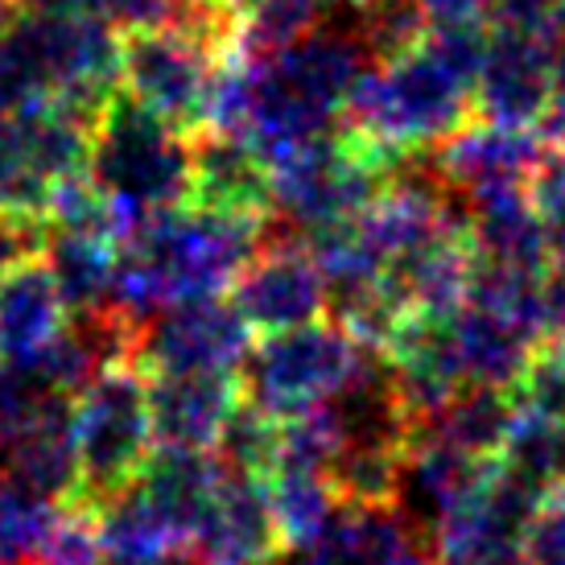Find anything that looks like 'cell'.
Wrapping results in <instances>:
<instances>
[{"label": "cell", "mask_w": 565, "mask_h": 565, "mask_svg": "<svg viewBox=\"0 0 565 565\" xmlns=\"http://www.w3.org/2000/svg\"><path fill=\"white\" fill-rule=\"evenodd\" d=\"M425 30H462V25H487L491 0H417Z\"/></svg>", "instance_id": "e575fe53"}, {"label": "cell", "mask_w": 565, "mask_h": 565, "mask_svg": "<svg viewBox=\"0 0 565 565\" xmlns=\"http://www.w3.org/2000/svg\"><path fill=\"white\" fill-rule=\"evenodd\" d=\"M71 306L50 273L46 256L33 252L0 273V360L25 363L66 330Z\"/></svg>", "instance_id": "ac0fdd59"}, {"label": "cell", "mask_w": 565, "mask_h": 565, "mask_svg": "<svg viewBox=\"0 0 565 565\" xmlns=\"http://www.w3.org/2000/svg\"><path fill=\"white\" fill-rule=\"evenodd\" d=\"M42 236H46V227L33 220H17L9 211H0V273L9 265H17L21 256H33V252H42Z\"/></svg>", "instance_id": "d590c367"}, {"label": "cell", "mask_w": 565, "mask_h": 565, "mask_svg": "<svg viewBox=\"0 0 565 565\" xmlns=\"http://www.w3.org/2000/svg\"><path fill=\"white\" fill-rule=\"evenodd\" d=\"M277 438H281V422L244 396L236 413L227 417V425H223L215 450H220L223 467H232V471L268 475L273 458H277Z\"/></svg>", "instance_id": "4dcf8cb0"}, {"label": "cell", "mask_w": 565, "mask_h": 565, "mask_svg": "<svg viewBox=\"0 0 565 565\" xmlns=\"http://www.w3.org/2000/svg\"><path fill=\"white\" fill-rule=\"evenodd\" d=\"M54 516H58V503L42 500L0 475V562L38 565Z\"/></svg>", "instance_id": "f1b7e54d"}, {"label": "cell", "mask_w": 565, "mask_h": 565, "mask_svg": "<svg viewBox=\"0 0 565 565\" xmlns=\"http://www.w3.org/2000/svg\"><path fill=\"white\" fill-rule=\"evenodd\" d=\"M557 487L565 491V429H562V458H557Z\"/></svg>", "instance_id": "f35d334b"}, {"label": "cell", "mask_w": 565, "mask_h": 565, "mask_svg": "<svg viewBox=\"0 0 565 565\" xmlns=\"http://www.w3.org/2000/svg\"><path fill=\"white\" fill-rule=\"evenodd\" d=\"M550 153L545 128H512V125H462L455 128L434 153V166L455 190L462 206L495 194L529 190L536 166Z\"/></svg>", "instance_id": "8fae6325"}, {"label": "cell", "mask_w": 565, "mask_h": 565, "mask_svg": "<svg viewBox=\"0 0 565 565\" xmlns=\"http://www.w3.org/2000/svg\"><path fill=\"white\" fill-rule=\"evenodd\" d=\"M239 401L244 384L232 372H158L149 380L153 438L161 446L215 450Z\"/></svg>", "instance_id": "2e32d148"}, {"label": "cell", "mask_w": 565, "mask_h": 565, "mask_svg": "<svg viewBox=\"0 0 565 565\" xmlns=\"http://www.w3.org/2000/svg\"><path fill=\"white\" fill-rule=\"evenodd\" d=\"M265 483L277 529H281L289 550H306L310 541H318L343 508V500L334 495V487L322 471H268Z\"/></svg>", "instance_id": "83f0119b"}, {"label": "cell", "mask_w": 565, "mask_h": 565, "mask_svg": "<svg viewBox=\"0 0 565 565\" xmlns=\"http://www.w3.org/2000/svg\"><path fill=\"white\" fill-rule=\"evenodd\" d=\"M182 0H83V9L95 17H104L108 25H116L120 33L149 30V25H166L178 17Z\"/></svg>", "instance_id": "836d02e7"}, {"label": "cell", "mask_w": 565, "mask_h": 565, "mask_svg": "<svg viewBox=\"0 0 565 565\" xmlns=\"http://www.w3.org/2000/svg\"><path fill=\"white\" fill-rule=\"evenodd\" d=\"M223 50L178 21L125 33L120 87L178 132H203Z\"/></svg>", "instance_id": "9c48e42d"}, {"label": "cell", "mask_w": 565, "mask_h": 565, "mask_svg": "<svg viewBox=\"0 0 565 565\" xmlns=\"http://www.w3.org/2000/svg\"><path fill=\"white\" fill-rule=\"evenodd\" d=\"M413 550V529L396 508H339L327 533L301 550V565H396Z\"/></svg>", "instance_id": "cb8c5ba5"}, {"label": "cell", "mask_w": 565, "mask_h": 565, "mask_svg": "<svg viewBox=\"0 0 565 565\" xmlns=\"http://www.w3.org/2000/svg\"><path fill=\"white\" fill-rule=\"evenodd\" d=\"M285 550L265 475L223 471L215 500L190 533V565H281Z\"/></svg>", "instance_id": "7c38bea8"}, {"label": "cell", "mask_w": 565, "mask_h": 565, "mask_svg": "<svg viewBox=\"0 0 565 565\" xmlns=\"http://www.w3.org/2000/svg\"><path fill=\"white\" fill-rule=\"evenodd\" d=\"M190 203L244 220H273V166L248 137L203 128L190 141Z\"/></svg>", "instance_id": "9a60e30c"}, {"label": "cell", "mask_w": 565, "mask_h": 565, "mask_svg": "<svg viewBox=\"0 0 565 565\" xmlns=\"http://www.w3.org/2000/svg\"><path fill=\"white\" fill-rule=\"evenodd\" d=\"M520 565H565V491L545 495L533 512L520 541Z\"/></svg>", "instance_id": "d6a6232c"}, {"label": "cell", "mask_w": 565, "mask_h": 565, "mask_svg": "<svg viewBox=\"0 0 565 565\" xmlns=\"http://www.w3.org/2000/svg\"><path fill=\"white\" fill-rule=\"evenodd\" d=\"M455 565H520V562H455Z\"/></svg>", "instance_id": "ab89813d"}, {"label": "cell", "mask_w": 565, "mask_h": 565, "mask_svg": "<svg viewBox=\"0 0 565 565\" xmlns=\"http://www.w3.org/2000/svg\"><path fill=\"white\" fill-rule=\"evenodd\" d=\"M467 239L475 260L483 265L533 273V277L550 273V227L529 199V190L467 203Z\"/></svg>", "instance_id": "ffe728a7"}, {"label": "cell", "mask_w": 565, "mask_h": 565, "mask_svg": "<svg viewBox=\"0 0 565 565\" xmlns=\"http://www.w3.org/2000/svg\"><path fill=\"white\" fill-rule=\"evenodd\" d=\"M38 565H108L104 562V541H99L95 508H87V503L58 508Z\"/></svg>", "instance_id": "1f68e13d"}, {"label": "cell", "mask_w": 565, "mask_h": 565, "mask_svg": "<svg viewBox=\"0 0 565 565\" xmlns=\"http://www.w3.org/2000/svg\"><path fill=\"white\" fill-rule=\"evenodd\" d=\"M367 347L351 339L343 322H306V327L273 330L248 351L244 363V396L273 413L277 422L301 417L327 405L360 372Z\"/></svg>", "instance_id": "52a82bcc"}, {"label": "cell", "mask_w": 565, "mask_h": 565, "mask_svg": "<svg viewBox=\"0 0 565 565\" xmlns=\"http://www.w3.org/2000/svg\"><path fill=\"white\" fill-rule=\"evenodd\" d=\"M396 565H434V562H429L422 550H405V557H401Z\"/></svg>", "instance_id": "74e56055"}, {"label": "cell", "mask_w": 565, "mask_h": 565, "mask_svg": "<svg viewBox=\"0 0 565 565\" xmlns=\"http://www.w3.org/2000/svg\"><path fill=\"white\" fill-rule=\"evenodd\" d=\"M405 458V441H343L327 479L347 508H396Z\"/></svg>", "instance_id": "4316f807"}, {"label": "cell", "mask_w": 565, "mask_h": 565, "mask_svg": "<svg viewBox=\"0 0 565 565\" xmlns=\"http://www.w3.org/2000/svg\"><path fill=\"white\" fill-rule=\"evenodd\" d=\"M92 120L63 104L0 108V211L46 227L50 190L71 173H87Z\"/></svg>", "instance_id": "ba28073f"}, {"label": "cell", "mask_w": 565, "mask_h": 565, "mask_svg": "<svg viewBox=\"0 0 565 565\" xmlns=\"http://www.w3.org/2000/svg\"><path fill=\"white\" fill-rule=\"evenodd\" d=\"M75 455H79V495L75 503L99 508L120 495L153 455V413H149V372L137 360L111 363L71 401Z\"/></svg>", "instance_id": "5b68a950"}, {"label": "cell", "mask_w": 565, "mask_h": 565, "mask_svg": "<svg viewBox=\"0 0 565 565\" xmlns=\"http://www.w3.org/2000/svg\"><path fill=\"white\" fill-rule=\"evenodd\" d=\"M273 220L223 215L211 206H170L132 223L120 239L111 310L145 327L173 301L211 298L236 285L265 244Z\"/></svg>", "instance_id": "6da1fadb"}, {"label": "cell", "mask_w": 565, "mask_h": 565, "mask_svg": "<svg viewBox=\"0 0 565 565\" xmlns=\"http://www.w3.org/2000/svg\"><path fill=\"white\" fill-rule=\"evenodd\" d=\"M182 137L125 87L95 111L87 173L120 211L125 232L145 215L190 203V145Z\"/></svg>", "instance_id": "277c9868"}, {"label": "cell", "mask_w": 565, "mask_h": 565, "mask_svg": "<svg viewBox=\"0 0 565 565\" xmlns=\"http://www.w3.org/2000/svg\"><path fill=\"white\" fill-rule=\"evenodd\" d=\"M4 479L21 483L42 500H75L79 495V455H75V425L71 396H46L21 434L9 441Z\"/></svg>", "instance_id": "d6986e66"}, {"label": "cell", "mask_w": 565, "mask_h": 565, "mask_svg": "<svg viewBox=\"0 0 565 565\" xmlns=\"http://www.w3.org/2000/svg\"><path fill=\"white\" fill-rule=\"evenodd\" d=\"M17 13H75L83 0H13Z\"/></svg>", "instance_id": "8d00e7d4"}, {"label": "cell", "mask_w": 565, "mask_h": 565, "mask_svg": "<svg viewBox=\"0 0 565 565\" xmlns=\"http://www.w3.org/2000/svg\"><path fill=\"white\" fill-rule=\"evenodd\" d=\"M104 562L108 565H178L186 557V536L145 500L137 487L95 508Z\"/></svg>", "instance_id": "603a6c76"}, {"label": "cell", "mask_w": 565, "mask_h": 565, "mask_svg": "<svg viewBox=\"0 0 565 565\" xmlns=\"http://www.w3.org/2000/svg\"><path fill=\"white\" fill-rule=\"evenodd\" d=\"M120 30L87 9L13 13L0 30V108L50 99L95 125L120 83Z\"/></svg>", "instance_id": "7a4b0ae2"}, {"label": "cell", "mask_w": 565, "mask_h": 565, "mask_svg": "<svg viewBox=\"0 0 565 565\" xmlns=\"http://www.w3.org/2000/svg\"><path fill=\"white\" fill-rule=\"evenodd\" d=\"M232 301L239 306V315L248 318L252 330L273 334V330L306 327V322L322 318L330 294L315 252L277 236L244 265Z\"/></svg>", "instance_id": "5bb4252c"}, {"label": "cell", "mask_w": 565, "mask_h": 565, "mask_svg": "<svg viewBox=\"0 0 565 565\" xmlns=\"http://www.w3.org/2000/svg\"><path fill=\"white\" fill-rule=\"evenodd\" d=\"M252 327L236 301H173L141 327L137 363L145 372H236L252 351Z\"/></svg>", "instance_id": "30bf717a"}, {"label": "cell", "mask_w": 565, "mask_h": 565, "mask_svg": "<svg viewBox=\"0 0 565 565\" xmlns=\"http://www.w3.org/2000/svg\"><path fill=\"white\" fill-rule=\"evenodd\" d=\"M512 422H516V405L503 396V388H495V384H462V388L417 429L413 446L425 438H434V441H446V446H458V450H467V455L500 458L503 441L512 434Z\"/></svg>", "instance_id": "484cf974"}, {"label": "cell", "mask_w": 565, "mask_h": 565, "mask_svg": "<svg viewBox=\"0 0 565 565\" xmlns=\"http://www.w3.org/2000/svg\"><path fill=\"white\" fill-rule=\"evenodd\" d=\"M0 565H4V562H0Z\"/></svg>", "instance_id": "60d3db41"}, {"label": "cell", "mask_w": 565, "mask_h": 565, "mask_svg": "<svg viewBox=\"0 0 565 565\" xmlns=\"http://www.w3.org/2000/svg\"><path fill=\"white\" fill-rule=\"evenodd\" d=\"M450 327H455V343L458 355H462V367H467V380L471 384H495V388L516 384L529 351L541 339L520 318L479 306V301H462L458 315L450 318Z\"/></svg>", "instance_id": "7402d4cb"}, {"label": "cell", "mask_w": 565, "mask_h": 565, "mask_svg": "<svg viewBox=\"0 0 565 565\" xmlns=\"http://www.w3.org/2000/svg\"><path fill=\"white\" fill-rule=\"evenodd\" d=\"M553 108V54L545 38L495 25L487 33L483 66L475 75L479 120L512 128H541Z\"/></svg>", "instance_id": "4fadbf2b"}, {"label": "cell", "mask_w": 565, "mask_h": 565, "mask_svg": "<svg viewBox=\"0 0 565 565\" xmlns=\"http://www.w3.org/2000/svg\"><path fill=\"white\" fill-rule=\"evenodd\" d=\"M42 256H46L58 289H63L71 315H95L111 301L116 256H120V239L116 236L75 232V227H46Z\"/></svg>", "instance_id": "d4e9b609"}, {"label": "cell", "mask_w": 565, "mask_h": 565, "mask_svg": "<svg viewBox=\"0 0 565 565\" xmlns=\"http://www.w3.org/2000/svg\"><path fill=\"white\" fill-rule=\"evenodd\" d=\"M495 462L500 458L467 455V450L434 438L417 441L405 458V479H401V500H396L408 529L438 536L441 524L491 479Z\"/></svg>", "instance_id": "e0dca14e"}, {"label": "cell", "mask_w": 565, "mask_h": 565, "mask_svg": "<svg viewBox=\"0 0 565 565\" xmlns=\"http://www.w3.org/2000/svg\"><path fill=\"white\" fill-rule=\"evenodd\" d=\"M396 161L351 128L327 132L273 166V215L306 236L355 220L384 194Z\"/></svg>", "instance_id": "8992f818"}, {"label": "cell", "mask_w": 565, "mask_h": 565, "mask_svg": "<svg viewBox=\"0 0 565 565\" xmlns=\"http://www.w3.org/2000/svg\"><path fill=\"white\" fill-rule=\"evenodd\" d=\"M475 108L471 75L441 54L429 33L405 54L367 66L347 95V128L388 158H408L441 145L467 125Z\"/></svg>", "instance_id": "3957f363"}, {"label": "cell", "mask_w": 565, "mask_h": 565, "mask_svg": "<svg viewBox=\"0 0 565 565\" xmlns=\"http://www.w3.org/2000/svg\"><path fill=\"white\" fill-rule=\"evenodd\" d=\"M223 479V462L206 455V450H186V446H161L145 458L141 475L132 479V487L141 491L145 500L158 508L161 516L170 520L178 533L186 536L199 529L206 503L215 500Z\"/></svg>", "instance_id": "44dd1931"}, {"label": "cell", "mask_w": 565, "mask_h": 565, "mask_svg": "<svg viewBox=\"0 0 565 565\" xmlns=\"http://www.w3.org/2000/svg\"><path fill=\"white\" fill-rule=\"evenodd\" d=\"M516 408L565 429V334H541L516 376Z\"/></svg>", "instance_id": "f546056e"}]
</instances>
